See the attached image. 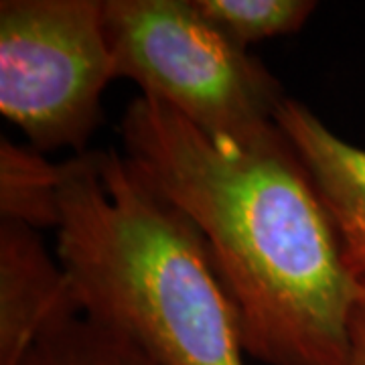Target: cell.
<instances>
[{
  "label": "cell",
  "instance_id": "6da1fadb",
  "mask_svg": "<svg viewBox=\"0 0 365 365\" xmlns=\"http://www.w3.org/2000/svg\"><path fill=\"white\" fill-rule=\"evenodd\" d=\"M124 157L201 232L234 302L244 351L268 365H345L365 282L287 134L215 140L169 106L136 98Z\"/></svg>",
  "mask_w": 365,
  "mask_h": 365
},
{
  "label": "cell",
  "instance_id": "7a4b0ae2",
  "mask_svg": "<svg viewBox=\"0 0 365 365\" xmlns=\"http://www.w3.org/2000/svg\"><path fill=\"white\" fill-rule=\"evenodd\" d=\"M61 165L57 260L81 314L158 365H244L240 319L195 223L116 148Z\"/></svg>",
  "mask_w": 365,
  "mask_h": 365
},
{
  "label": "cell",
  "instance_id": "3957f363",
  "mask_svg": "<svg viewBox=\"0 0 365 365\" xmlns=\"http://www.w3.org/2000/svg\"><path fill=\"white\" fill-rule=\"evenodd\" d=\"M104 33L116 78L211 138L256 144L280 132V83L193 0H104Z\"/></svg>",
  "mask_w": 365,
  "mask_h": 365
},
{
  "label": "cell",
  "instance_id": "277c9868",
  "mask_svg": "<svg viewBox=\"0 0 365 365\" xmlns=\"http://www.w3.org/2000/svg\"><path fill=\"white\" fill-rule=\"evenodd\" d=\"M116 78L104 0L0 2V112L39 153H86Z\"/></svg>",
  "mask_w": 365,
  "mask_h": 365
},
{
  "label": "cell",
  "instance_id": "5b68a950",
  "mask_svg": "<svg viewBox=\"0 0 365 365\" xmlns=\"http://www.w3.org/2000/svg\"><path fill=\"white\" fill-rule=\"evenodd\" d=\"M81 311L37 230L0 220V365H19L51 327Z\"/></svg>",
  "mask_w": 365,
  "mask_h": 365
},
{
  "label": "cell",
  "instance_id": "8992f818",
  "mask_svg": "<svg viewBox=\"0 0 365 365\" xmlns=\"http://www.w3.org/2000/svg\"><path fill=\"white\" fill-rule=\"evenodd\" d=\"M276 122L331 215L347 268L365 282V148L343 140L307 106L290 98L280 106Z\"/></svg>",
  "mask_w": 365,
  "mask_h": 365
},
{
  "label": "cell",
  "instance_id": "52a82bcc",
  "mask_svg": "<svg viewBox=\"0 0 365 365\" xmlns=\"http://www.w3.org/2000/svg\"><path fill=\"white\" fill-rule=\"evenodd\" d=\"M63 165H53L33 146L0 138V220L33 230L57 227Z\"/></svg>",
  "mask_w": 365,
  "mask_h": 365
},
{
  "label": "cell",
  "instance_id": "ba28073f",
  "mask_svg": "<svg viewBox=\"0 0 365 365\" xmlns=\"http://www.w3.org/2000/svg\"><path fill=\"white\" fill-rule=\"evenodd\" d=\"M19 365H158L132 341L79 314L47 329Z\"/></svg>",
  "mask_w": 365,
  "mask_h": 365
},
{
  "label": "cell",
  "instance_id": "9c48e42d",
  "mask_svg": "<svg viewBox=\"0 0 365 365\" xmlns=\"http://www.w3.org/2000/svg\"><path fill=\"white\" fill-rule=\"evenodd\" d=\"M215 26L248 49L260 41L300 31L317 11L313 0H193Z\"/></svg>",
  "mask_w": 365,
  "mask_h": 365
},
{
  "label": "cell",
  "instance_id": "30bf717a",
  "mask_svg": "<svg viewBox=\"0 0 365 365\" xmlns=\"http://www.w3.org/2000/svg\"><path fill=\"white\" fill-rule=\"evenodd\" d=\"M345 365H365V299L355 307L349 325V353Z\"/></svg>",
  "mask_w": 365,
  "mask_h": 365
}]
</instances>
